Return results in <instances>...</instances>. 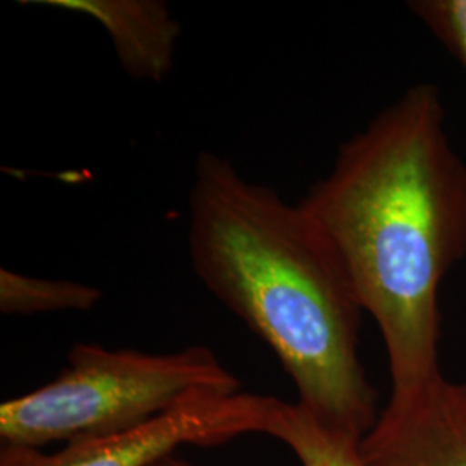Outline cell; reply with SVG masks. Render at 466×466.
I'll list each match as a JSON object with an SVG mask.
<instances>
[{
	"label": "cell",
	"instance_id": "cell-2",
	"mask_svg": "<svg viewBox=\"0 0 466 466\" xmlns=\"http://www.w3.org/2000/svg\"><path fill=\"white\" fill-rule=\"evenodd\" d=\"M187 240L202 285L273 350L300 408L361 441L379 418L360 358L365 309L317 221L204 150L188 192Z\"/></svg>",
	"mask_w": 466,
	"mask_h": 466
},
{
	"label": "cell",
	"instance_id": "cell-7",
	"mask_svg": "<svg viewBox=\"0 0 466 466\" xmlns=\"http://www.w3.org/2000/svg\"><path fill=\"white\" fill-rule=\"evenodd\" d=\"M267 435L283 442L302 466H363L361 441L321 425L298 402L277 400Z\"/></svg>",
	"mask_w": 466,
	"mask_h": 466
},
{
	"label": "cell",
	"instance_id": "cell-3",
	"mask_svg": "<svg viewBox=\"0 0 466 466\" xmlns=\"http://www.w3.org/2000/svg\"><path fill=\"white\" fill-rule=\"evenodd\" d=\"M242 383L208 346L171 352L75 344L54 380L0 404L2 448L44 450L54 442L132 431L200 392L235 394Z\"/></svg>",
	"mask_w": 466,
	"mask_h": 466
},
{
	"label": "cell",
	"instance_id": "cell-11",
	"mask_svg": "<svg viewBox=\"0 0 466 466\" xmlns=\"http://www.w3.org/2000/svg\"><path fill=\"white\" fill-rule=\"evenodd\" d=\"M463 383H465V387H466V382H463Z\"/></svg>",
	"mask_w": 466,
	"mask_h": 466
},
{
	"label": "cell",
	"instance_id": "cell-6",
	"mask_svg": "<svg viewBox=\"0 0 466 466\" xmlns=\"http://www.w3.org/2000/svg\"><path fill=\"white\" fill-rule=\"evenodd\" d=\"M54 9L97 21L107 32L121 67L140 82L161 84L175 66L180 23L157 0H38Z\"/></svg>",
	"mask_w": 466,
	"mask_h": 466
},
{
	"label": "cell",
	"instance_id": "cell-8",
	"mask_svg": "<svg viewBox=\"0 0 466 466\" xmlns=\"http://www.w3.org/2000/svg\"><path fill=\"white\" fill-rule=\"evenodd\" d=\"M100 300L102 292L94 285L0 269V313L7 317L88 313Z\"/></svg>",
	"mask_w": 466,
	"mask_h": 466
},
{
	"label": "cell",
	"instance_id": "cell-1",
	"mask_svg": "<svg viewBox=\"0 0 466 466\" xmlns=\"http://www.w3.org/2000/svg\"><path fill=\"white\" fill-rule=\"evenodd\" d=\"M330 238L382 333L392 392L439 380V292L466 258V163L441 90L418 84L348 138L299 200Z\"/></svg>",
	"mask_w": 466,
	"mask_h": 466
},
{
	"label": "cell",
	"instance_id": "cell-5",
	"mask_svg": "<svg viewBox=\"0 0 466 466\" xmlns=\"http://www.w3.org/2000/svg\"><path fill=\"white\" fill-rule=\"evenodd\" d=\"M363 466H466V387L446 377L389 400L360 442Z\"/></svg>",
	"mask_w": 466,
	"mask_h": 466
},
{
	"label": "cell",
	"instance_id": "cell-9",
	"mask_svg": "<svg viewBox=\"0 0 466 466\" xmlns=\"http://www.w3.org/2000/svg\"><path fill=\"white\" fill-rule=\"evenodd\" d=\"M408 9L466 71V0H411Z\"/></svg>",
	"mask_w": 466,
	"mask_h": 466
},
{
	"label": "cell",
	"instance_id": "cell-10",
	"mask_svg": "<svg viewBox=\"0 0 466 466\" xmlns=\"http://www.w3.org/2000/svg\"><path fill=\"white\" fill-rule=\"evenodd\" d=\"M150 466H194L190 461H187L184 458H180V456H177V454H169V456H165V458H161L159 461H156L154 465Z\"/></svg>",
	"mask_w": 466,
	"mask_h": 466
},
{
	"label": "cell",
	"instance_id": "cell-4",
	"mask_svg": "<svg viewBox=\"0 0 466 466\" xmlns=\"http://www.w3.org/2000/svg\"><path fill=\"white\" fill-rule=\"evenodd\" d=\"M279 398L200 392L132 431L84 439L54 452L2 448L0 466H150L182 446H218L265 433Z\"/></svg>",
	"mask_w": 466,
	"mask_h": 466
}]
</instances>
